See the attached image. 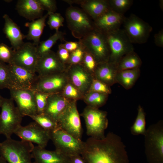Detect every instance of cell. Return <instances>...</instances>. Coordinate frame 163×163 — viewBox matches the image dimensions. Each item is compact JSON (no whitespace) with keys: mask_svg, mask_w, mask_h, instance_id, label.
<instances>
[{"mask_svg":"<svg viewBox=\"0 0 163 163\" xmlns=\"http://www.w3.org/2000/svg\"><path fill=\"white\" fill-rule=\"evenodd\" d=\"M56 150L69 157L81 155L85 142L58 128L50 133Z\"/></svg>","mask_w":163,"mask_h":163,"instance_id":"cell-9","label":"cell"},{"mask_svg":"<svg viewBox=\"0 0 163 163\" xmlns=\"http://www.w3.org/2000/svg\"><path fill=\"white\" fill-rule=\"evenodd\" d=\"M65 16L72 36L79 40L95 28L93 20L82 8L70 5L66 10Z\"/></svg>","mask_w":163,"mask_h":163,"instance_id":"cell-5","label":"cell"},{"mask_svg":"<svg viewBox=\"0 0 163 163\" xmlns=\"http://www.w3.org/2000/svg\"><path fill=\"white\" fill-rule=\"evenodd\" d=\"M125 17L110 9L94 21L95 28L103 33L120 28Z\"/></svg>","mask_w":163,"mask_h":163,"instance_id":"cell-19","label":"cell"},{"mask_svg":"<svg viewBox=\"0 0 163 163\" xmlns=\"http://www.w3.org/2000/svg\"><path fill=\"white\" fill-rule=\"evenodd\" d=\"M144 136L145 153L149 163H163V121L149 126Z\"/></svg>","mask_w":163,"mask_h":163,"instance_id":"cell-3","label":"cell"},{"mask_svg":"<svg viewBox=\"0 0 163 163\" xmlns=\"http://www.w3.org/2000/svg\"></svg>","mask_w":163,"mask_h":163,"instance_id":"cell-52","label":"cell"},{"mask_svg":"<svg viewBox=\"0 0 163 163\" xmlns=\"http://www.w3.org/2000/svg\"><path fill=\"white\" fill-rule=\"evenodd\" d=\"M29 117L50 133L58 128L57 122L44 113H37Z\"/></svg>","mask_w":163,"mask_h":163,"instance_id":"cell-31","label":"cell"},{"mask_svg":"<svg viewBox=\"0 0 163 163\" xmlns=\"http://www.w3.org/2000/svg\"><path fill=\"white\" fill-rule=\"evenodd\" d=\"M159 2V6L161 9H163V0H160Z\"/></svg>","mask_w":163,"mask_h":163,"instance_id":"cell-49","label":"cell"},{"mask_svg":"<svg viewBox=\"0 0 163 163\" xmlns=\"http://www.w3.org/2000/svg\"><path fill=\"white\" fill-rule=\"evenodd\" d=\"M48 17L47 23L51 29L58 31L60 27L63 26L64 19L60 13L56 12L49 13Z\"/></svg>","mask_w":163,"mask_h":163,"instance_id":"cell-38","label":"cell"},{"mask_svg":"<svg viewBox=\"0 0 163 163\" xmlns=\"http://www.w3.org/2000/svg\"><path fill=\"white\" fill-rule=\"evenodd\" d=\"M66 72L69 82L84 95L89 91L93 79V74L81 64L68 65Z\"/></svg>","mask_w":163,"mask_h":163,"instance_id":"cell-14","label":"cell"},{"mask_svg":"<svg viewBox=\"0 0 163 163\" xmlns=\"http://www.w3.org/2000/svg\"><path fill=\"white\" fill-rule=\"evenodd\" d=\"M71 163H86L81 155H76L69 157Z\"/></svg>","mask_w":163,"mask_h":163,"instance_id":"cell-46","label":"cell"},{"mask_svg":"<svg viewBox=\"0 0 163 163\" xmlns=\"http://www.w3.org/2000/svg\"><path fill=\"white\" fill-rule=\"evenodd\" d=\"M58 128L81 139L82 129L77 106V101L70 100L66 107L59 117Z\"/></svg>","mask_w":163,"mask_h":163,"instance_id":"cell-11","label":"cell"},{"mask_svg":"<svg viewBox=\"0 0 163 163\" xmlns=\"http://www.w3.org/2000/svg\"><path fill=\"white\" fill-rule=\"evenodd\" d=\"M4 98L0 94V107L1 106Z\"/></svg>","mask_w":163,"mask_h":163,"instance_id":"cell-47","label":"cell"},{"mask_svg":"<svg viewBox=\"0 0 163 163\" xmlns=\"http://www.w3.org/2000/svg\"><path fill=\"white\" fill-rule=\"evenodd\" d=\"M82 62L81 64L88 72L93 74L98 63L90 53L85 50Z\"/></svg>","mask_w":163,"mask_h":163,"instance_id":"cell-39","label":"cell"},{"mask_svg":"<svg viewBox=\"0 0 163 163\" xmlns=\"http://www.w3.org/2000/svg\"><path fill=\"white\" fill-rule=\"evenodd\" d=\"M122 25L123 30L133 44L146 43L152 30L148 23L133 14L125 17Z\"/></svg>","mask_w":163,"mask_h":163,"instance_id":"cell-10","label":"cell"},{"mask_svg":"<svg viewBox=\"0 0 163 163\" xmlns=\"http://www.w3.org/2000/svg\"><path fill=\"white\" fill-rule=\"evenodd\" d=\"M34 163H69L70 158L58 151H50L38 146H34L32 152Z\"/></svg>","mask_w":163,"mask_h":163,"instance_id":"cell-20","label":"cell"},{"mask_svg":"<svg viewBox=\"0 0 163 163\" xmlns=\"http://www.w3.org/2000/svg\"><path fill=\"white\" fill-rule=\"evenodd\" d=\"M69 163H71L70 161V162Z\"/></svg>","mask_w":163,"mask_h":163,"instance_id":"cell-50","label":"cell"},{"mask_svg":"<svg viewBox=\"0 0 163 163\" xmlns=\"http://www.w3.org/2000/svg\"><path fill=\"white\" fill-rule=\"evenodd\" d=\"M109 95L90 91L84 96L83 100L87 106L99 109L106 103Z\"/></svg>","mask_w":163,"mask_h":163,"instance_id":"cell-30","label":"cell"},{"mask_svg":"<svg viewBox=\"0 0 163 163\" xmlns=\"http://www.w3.org/2000/svg\"><path fill=\"white\" fill-rule=\"evenodd\" d=\"M14 134L21 140L35 143L43 148H45L50 140V133L35 121L24 126H21Z\"/></svg>","mask_w":163,"mask_h":163,"instance_id":"cell-12","label":"cell"},{"mask_svg":"<svg viewBox=\"0 0 163 163\" xmlns=\"http://www.w3.org/2000/svg\"><path fill=\"white\" fill-rule=\"evenodd\" d=\"M33 143L22 140L6 139L0 142V156L8 163H34Z\"/></svg>","mask_w":163,"mask_h":163,"instance_id":"cell-2","label":"cell"},{"mask_svg":"<svg viewBox=\"0 0 163 163\" xmlns=\"http://www.w3.org/2000/svg\"><path fill=\"white\" fill-rule=\"evenodd\" d=\"M48 15L49 13L47 12L38 19L25 23V26L28 28L27 34L25 35V38L33 41L36 46L40 42V38L46 26V21Z\"/></svg>","mask_w":163,"mask_h":163,"instance_id":"cell-26","label":"cell"},{"mask_svg":"<svg viewBox=\"0 0 163 163\" xmlns=\"http://www.w3.org/2000/svg\"><path fill=\"white\" fill-rule=\"evenodd\" d=\"M65 35L64 33L58 30L56 31L53 34L46 40L40 42L36 46L37 53L39 57L51 50V48L58 40H65Z\"/></svg>","mask_w":163,"mask_h":163,"instance_id":"cell-28","label":"cell"},{"mask_svg":"<svg viewBox=\"0 0 163 163\" xmlns=\"http://www.w3.org/2000/svg\"><path fill=\"white\" fill-rule=\"evenodd\" d=\"M142 64L141 59L134 51L123 57L117 64L118 71L140 68Z\"/></svg>","mask_w":163,"mask_h":163,"instance_id":"cell-29","label":"cell"},{"mask_svg":"<svg viewBox=\"0 0 163 163\" xmlns=\"http://www.w3.org/2000/svg\"><path fill=\"white\" fill-rule=\"evenodd\" d=\"M34 91V95L37 114L44 113L50 94L37 91Z\"/></svg>","mask_w":163,"mask_h":163,"instance_id":"cell-37","label":"cell"},{"mask_svg":"<svg viewBox=\"0 0 163 163\" xmlns=\"http://www.w3.org/2000/svg\"><path fill=\"white\" fill-rule=\"evenodd\" d=\"M85 50L81 45L75 50L70 53L69 59L67 65L81 64L85 53Z\"/></svg>","mask_w":163,"mask_h":163,"instance_id":"cell-40","label":"cell"},{"mask_svg":"<svg viewBox=\"0 0 163 163\" xmlns=\"http://www.w3.org/2000/svg\"><path fill=\"white\" fill-rule=\"evenodd\" d=\"M103 33L110 50L108 62L117 65L123 57L134 51L133 43L123 29L119 28Z\"/></svg>","mask_w":163,"mask_h":163,"instance_id":"cell-8","label":"cell"},{"mask_svg":"<svg viewBox=\"0 0 163 163\" xmlns=\"http://www.w3.org/2000/svg\"><path fill=\"white\" fill-rule=\"evenodd\" d=\"M70 100L63 97L60 93L50 94L48 98L44 113L57 122Z\"/></svg>","mask_w":163,"mask_h":163,"instance_id":"cell-24","label":"cell"},{"mask_svg":"<svg viewBox=\"0 0 163 163\" xmlns=\"http://www.w3.org/2000/svg\"><path fill=\"white\" fill-rule=\"evenodd\" d=\"M16 8L20 16L31 21L42 17L44 11L37 0H19Z\"/></svg>","mask_w":163,"mask_h":163,"instance_id":"cell-22","label":"cell"},{"mask_svg":"<svg viewBox=\"0 0 163 163\" xmlns=\"http://www.w3.org/2000/svg\"></svg>","mask_w":163,"mask_h":163,"instance_id":"cell-51","label":"cell"},{"mask_svg":"<svg viewBox=\"0 0 163 163\" xmlns=\"http://www.w3.org/2000/svg\"><path fill=\"white\" fill-rule=\"evenodd\" d=\"M56 55L60 61L64 64L67 65L69 59L70 53L59 44Z\"/></svg>","mask_w":163,"mask_h":163,"instance_id":"cell-43","label":"cell"},{"mask_svg":"<svg viewBox=\"0 0 163 163\" xmlns=\"http://www.w3.org/2000/svg\"><path fill=\"white\" fill-rule=\"evenodd\" d=\"M84 119L87 135L94 139L104 138L108 125L107 112L87 106L80 114Z\"/></svg>","mask_w":163,"mask_h":163,"instance_id":"cell-7","label":"cell"},{"mask_svg":"<svg viewBox=\"0 0 163 163\" xmlns=\"http://www.w3.org/2000/svg\"><path fill=\"white\" fill-rule=\"evenodd\" d=\"M13 88L8 65L0 61V89Z\"/></svg>","mask_w":163,"mask_h":163,"instance_id":"cell-33","label":"cell"},{"mask_svg":"<svg viewBox=\"0 0 163 163\" xmlns=\"http://www.w3.org/2000/svg\"><path fill=\"white\" fill-rule=\"evenodd\" d=\"M60 44L69 53L75 50L80 46L79 41H66L65 43Z\"/></svg>","mask_w":163,"mask_h":163,"instance_id":"cell-44","label":"cell"},{"mask_svg":"<svg viewBox=\"0 0 163 163\" xmlns=\"http://www.w3.org/2000/svg\"><path fill=\"white\" fill-rule=\"evenodd\" d=\"M9 90L11 98L23 117H29L37 113L34 90L15 88Z\"/></svg>","mask_w":163,"mask_h":163,"instance_id":"cell-15","label":"cell"},{"mask_svg":"<svg viewBox=\"0 0 163 163\" xmlns=\"http://www.w3.org/2000/svg\"><path fill=\"white\" fill-rule=\"evenodd\" d=\"M146 129L145 113L143 107L139 105L138 108L136 117L130 128V131L133 135H144Z\"/></svg>","mask_w":163,"mask_h":163,"instance_id":"cell-32","label":"cell"},{"mask_svg":"<svg viewBox=\"0 0 163 163\" xmlns=\"http://www.w3.org/2000/svg\"><path fill=\"white\" fill-rule=\"evenodd\" d=\"M5 24L3 31L14 50L19 48L24 43L25 35L22 33L18 25L7 14L3 16Z\"/></svg>","mask_w":163,"mask_h":163,"instance_id":"cell-21","label":"cell"},{"mask_svg":"<svg viewBox=\"0 0 163 163\" xmlns=\"http://www.w3.org/2000/svg\"><path fill=\"white\" fill-rule=\"evenodd\" d=\"M0 113V134L6 139L11 138L13 134L21 126L23 117L11 98H4Z\"/></svg>","mask_w":163,"mask_h":163,"instance_id":"cell-6","label":"cell"},{"mask_svg":"<svg viewBox=\"0 0 163 163\" xmlns=\"http://www.w3.org/2000/svg\"><path fill=\"white\" fill-rule=\"evenodd\" d=\"M77 4L93 21L110 9L108 0H78Z\"/></svg>","mask_w":163,"mask_h":163,"instance_id":"cell-25","label":"cell"},{"mask_svg":"<svg viewBox=\"0 0 163 163\" xmlns=\"http://www.w3.org/2000/svg\"><path fill=\"white\" fill-rule=\"evenodd\" d=\"M68 82L66 72L42 76H38L32 90L50 94L59 93Z\"/></svg>","mask_w":163,"mask_h":163,"instance_id":"cell-13","label":"cell"},{"mask_svg":"<svg viewBox=\"0 0 163 163\" xmlns=\"http://www.w3.org/2000/svg\"><path fill=\"white\" fill-rule=\"evenodd\" d=\"M140 68L118 71L116 77V83H118L126 89L131 88L140 75Z\"/></svg>","mask_w":163,"mask_h":163,"instance_id":"cell-27","label":"cell"},{"mask_svg":"<svg viewBox=\"0 0 163 163\" xmlns=\"http://www.w3.org/2000/svg\"><path fill=\"white\" fill-rule=\"evenodd\" d=\"M39 57L36 46L33 43L24 42L19 48L15 50L12 64L36 72Z\"/></svg>","mask_w":163,"mask_h":163,"instance_id":"cell-16","label":"cell"},{"mask_svg":"<svg viewBox=\"0 0 163 163\" xmlns=\"http://www.w3.org/2000/svg\"><path fill=\"white\" fill-rule=\"evenodd\" d=\"M110 8L112 10L123 15L132 5V0H108Z\"/></svg>","mask_w":163,"mask_h":163,"instance_id":"cell-34","label":"cell"},{"mask_svg":"<svg viewBox=\"0 0 163 163\" xmlns=\"http://www.w3.org/2000/svg\"><path fill=\"white\" fill-rule=\"evenodd\" d=\"M154 42L158 46L163 47V30L162 29L155 34L154 36Z\"/></svg>","mask_w":163,"mask_h":163,"instance_id":"cell-45","label":"cell"},{"mask_svg":"<svg viewBox=\"0 0 163 163\" xmlns=\"http://www.w3.org/2000/svg\"><path fill=\"white\" fill-rule=\"evenodd\" d=\"M0 163H8L4 159L0 156Z\"/></svg>","mask_w":163,"mask_h":163,"instance_id":"cell-48","label":"cell"},{"mask_svg":"<svg viewBox=\"0 0 163 163\" xmlns=\"http://www.w3.org/2000/svg\"><path fill=\"white\" fill-rule=\"evenodd\" d=\"M68 65L62 62L51 50L39 57L36 72L39 76L65 72Z\"/></svg>","mask_w":163,"mask_h":163,"instance_id":"cell-17","label":"cell"},{"mask_svg":"<svg viewBox=\"0 0 163 163\" xmlns=\"http://www.w3.org/2000/svg\"><path fill=\"white\" fill-rule=\"evenodd\" d=\"M81 155L86 163H129L121 137L112 132L102 139H88Z\"/></svg>","mask_w":163,"mask_h":163,"instance_id":"cell-1","label":"cell"},{"mask_svg":"<svg viewBox=\"0 0 163 163\" xmlns=\"http://www.w3.org/2000/svg\"><path fill=\"white\" fill-rule=\"evenodd\" d=\"M44 10L49 13L56 12L57 9L56 2L55 0H37Z\"/></svg>","mask_w":163,"mask_h":163,"instance_id":"cell-42","label":"cell"},{"mask_svg":"<svg viewBox=\"0 0 163 163\" xmlns=\"http://www.w3.org/2000/svg\"><path fill=\"white\" fill-rule=\"evenodd\" d=\"M93 91L109 94L111 93L110 87L103 82L94 79L89 91Z\"/></svg>","mask_w":163,"mask_h":163,"instance_id":"cell-41","label":"cell"},{"mask_svg":"<svg viewBox=\"0 0 163 163\" xmlns=\"http://www.w3.org/2000/svg\"><path fill=\"white\" fill-rule=\"evenodd\" d=\"M15 50L4 43H0V61L7 64L13 63Z\"/></svg>","mask_w":163,"mask_h":163,"instance_id":"cell-36","label":"cell"},{"mask_svg":"<svg viewBox=\"0 0 163 163\" xmlns=\"http://www.w3.org/2000/svg\"><path fill=\"white\" fill-rule=\"evenodd\" d=\"M85 50L90 53L98 63L108 61L110 52L104 34L96 28L79 40Z\"/></svg>","mask_w":163,"mask_h":163,"instance_id":"cell-4","label":"cell"},{"mask_svg":"<svg viewBox=\"0 0 163 163\" xmlns=\"http://www.w3.org/2000/svg\"><path fill=\"white\" fill-rule=\"evenodd\" d=\"M66 98L70 100H83L84 95L72 84L69 82L60 93Z\"/></svg>","mask_w":163,"mask_h":163,"instance_id":"cell-35","label":"cell"},{"mask_svg":"<svg viewBox=\"0 0 163 163\" xmlns=\"http://www.w3.org/2000/svg\"><path fill=\"white\" fill-rule=\"evenodd\" d=\"M8 65L12 88L32 90L38 78V75L13 64Z\"/></svg>","mask_w":163,"mask_h":163,"instance_id":"cell-18","label":"cell"},{"mask_svg":"<svg viewBox=\"0 0 163 163\" xmlns=\"http://www.w3.org/2000/svg\"><path fill=\"white\" fill-rule=\"evenodd\" d=\"M117 65L109 62L98 63L94 73V79L110 87L116 83Z\"/></svg>","mask_w":163,"mask_h":163,"instance_id":"cell-23","label":"cell"}]
</instances>
